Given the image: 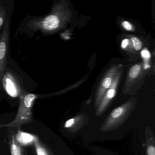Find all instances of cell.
Returning a JSON list of instances; mask_svg holds the SVG:
<instances>
[{
  "label": "cell",
  "instance_id": "obj_1",
  "mask_svg": "<svg viewBox=\"0 0 155 155\" xmlns=\"http://www.w3.org/2000/svg\"><path fill=\"white\" fill-rule=\"evenodd\" d=\"M60 11V7L55 6L50 14L31 20L27 26L32 30L40 31L45 34L53 33L61 27L62 19Z\"/></svg>",
  "mask_w": 155,
  "mask_h": 155
},
{
  "label": "cell",
  "instance_id": "obj_2",
  "mask_svg": "<svg viewBox=\"0 0 155 155\" xmlns=\"http://www.w3.org/2000/svg\"><path fill=\"white\" fill-rule=\"evenodd\" d=\"M9 24L8 18L6 20L3 26V30L0 35V88L2 86V81L4 76L7 57L9 48Z\"/></svg>",
  "mask_w": 155,
  "mask_h": 155
},
{
  "label": "cell",
  "instance_id": "obj_3",
  "mask_svg": "<svg viewBox=\"0 0 155 155\" xmlns=\"http://www.w3.org/2000/svg\"><path fill=\"white\" fill-rule=\"evenodd\" d=\"M118 71L119 67L114 66L108 71L103 77L97 91L96 95V103L97 105L99 104L104 94L111 86L113 79Z\"/></svg>",
  "mask_w": 155,
  "mask_h": 155
},
{
  "label": "cell",
  "instance_id": "obj_4",
  "mask_svg": "<svg viewBox=\"0 0 155 155\" xmlns=\"http://www.w3.org/2000/svg\"><path fill=\"white\" fill-rule=\"evenodd\" d=\"M121 74V71H118L113 79L111 86L104 94L99 107L98 112L99 113L102 112L106 108L110 101L116 96L117 88L118 86Z\"/></svg>",
  "mask_w": 155,
  "mask_h": 155
},
{
  "label": "cell",
  "instance_id": "obj_5",
  "mask_svg": "<svg viewBox=\"0 0 155 155\" xmlns=\"http://www.w3.org/2000/svg\"><path fill=\"white\" fill-rule=\"evenodd\" d=\"M17 139L21 144H28L33 141L34 137L30 134L19 131L17 135Z\"/></svg>",
  "mask_w": 155,
  "mask_h": 155
},
{
  "label": "cell",
  "instance_id": "obj_6",
  "mask_svg": "<svg viewBox=\"0 0 155 155\" xmlns=\"http://www.w3.org/2000/svg\"><path fill=\"white\" fill-rule=\"evenodd\" d=\"M142 69V64L140 63L136 64L131 67L128 72V78L130 80H133L137 78L140 74Z\"/></svg>",
  "mask_w": 155,
  "mask_h": 155
},
{
  "label": "cell",
  "instance_id": "obj_7",
  "mask_svg": "<svg viewBox=\"0 0 155 155\" xmlns=\"http://www.w3.org/2000/svg\"><path fill=\"white\" fill-rule=\"evenodd\" d=\"M8 18L7 9L0 3V30L4 26L5 21Z\"/></svg>",
  "mask_w": 155,
  "mask_h": 155
},
{
  "label": "cell",
  "instance_id": "obj_8",
  "mask_svg": "<svg viewBox=\"0 0 155 155\" xmlns=\"http://www.w3.org/2000/svg\"><path fill=\"white\" fill-rule=\"evenodd\" d=\"M124 112V108L123 107H120L113 110L110 114V117L113 119H117L122 116Z\"/></svg>",
  "mask_w": 155,
  "mask_h": 155
},
{
  "label": "cell",
  "instance_id": "obj_9",
  "mask_svg": "<svg viewBox=\"0 0 155 155\" xmlns=\"http://www.w3.org/2000/svg\"><path fill=\"white\" fill-rule=\"evenodd\" d=\"M130 41L133 44V48L136 50H140L142 48V43L138 38L136 37H132L130 39Z\"/></svg>",
  "mask_w": 155,
  "mask_h": 155
},
{
  "label": "cell",
  "instance_id": "obj_10",
  "mask_svg": "<svg viewBox=\"0 0 155 155\" xmlns=\"http://www.w3.org/2000/svg\"><path fill=\"white\" fill-rule=\"evenodd\" d=\"M141 56L144 60L145 68H148L149 65H148V61L150 58V55L148 51L147 50H143L141 52Z\"/></svg>",
  "mask_w": 155,
  "mask_h": 155
},
{
  "label": "cell",
  "instance_id": "obj_11",
  "mask_svg": "<svg viewBox=\"0 0 155 155\" xmlns=\"http://www.w3.org/2000/svg\"><path fill=\"white\" fill-rule=\"evenodd\" d=\"M11 153L12 155H21L20 149L16 145L13 140L11 146Z\"/></svg>",
  "mask_w": 155,
  "mask_h": 155
},
{
  "label": "cell",
  "instance_id": "obj_12",
  "mask_svg": "<svg viewBox=\"0 0 155 155\" xmlns=\"http://www.w3.org/2000/svg\"><path fill=\"white\" fill-rule=\"evenodd\" d=\"M122 27L126 30L128 31H134V28L133 25L128 21H123L121 23Z\"/></svg>",
  "mask_w": 155,
  "mask_h": 155
},
{
  "label": "cell",
  "instance_id": "obj_13",
  "mask_svg": "<svg viewBox=\"0 0 155 155\" xmlns=\"http://www.w3.org/2000/svg\"><path fill=\"white\" fill-rule=\"evenodd\" d=\"M36 147L38 155H48L46 150L42 147H40L37 145V143L36 144Z\"/></svg>",
  "mask_w": 155,
  "mask_h": 155
},
{
  "label": "cell",
  "instance_id": "obj_14",
  "mask_svg": "<svg viewBox=\"0 0 155 155\" xmlns=\"http://www.w3.org/2000/svg\"><path fill=\"white\" fill-rule=\"evenodd\" d=\"M131 44H130V41L129 39L126 38L123 39L121 41V47L123 49H126L128 48V47L130 48Z\"/></svg>",
  "mask_w": 155,
  "mask_h": 155
},
{
  "label": "cell",
  "instance_id": "obj_15",
  "mask_svg": "<svg viewBox=\"0 0 155 155\" xmlns=\"http://www.w3.org/2000/svg\"><path fill=\"white\" fill-rule=\"evenodd\" d=\"M75 122V119L74 118H71L70 119L66 121L65 123L64 127L66 128H70L73 126V124H74Z\"/></svg>",
  "mask_w": 155,
  "mask_h": 155
},
{
  "label": "cell",
  "instance_id": "obj_16",
  "mask_svg": "<svg viewBox=\"0 0 155 155\" xmlns=\"http://www.w3.org/2000/svg\"><path fill=\"white\" fill-rule=\"evenodd\" d=\"M148 155H155V147L154 146H150L147 148Z\"/></svg>",
  "mask_w": 155,
  "mask_h": 155
}]
</instances>
